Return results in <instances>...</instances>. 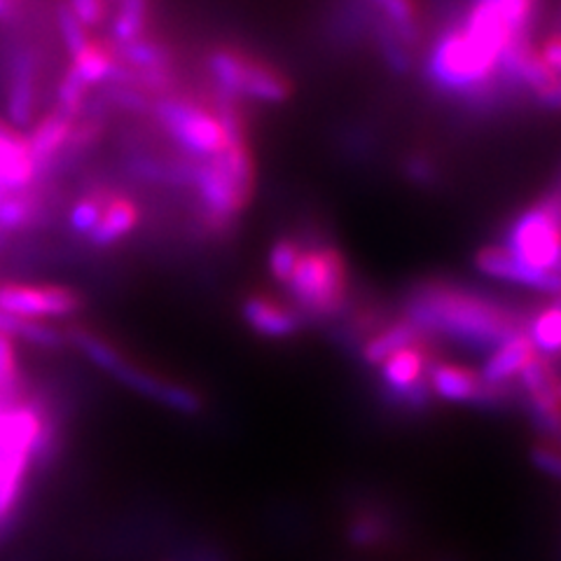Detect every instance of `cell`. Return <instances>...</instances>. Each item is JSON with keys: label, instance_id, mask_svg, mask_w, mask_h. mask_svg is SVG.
Masks as SVG:
<instances>
[{"label": "cell", "instance_id": "2", "mask_svg": "<svg viewBox=\"0 0 561 561\" xmlns=\"http://www.w3.org/2000/svg\"><path fill=\"white\" fill-rule=\"evenodd\" d=\"M195 218L210 239H225L239 225L255 192V160L249 138L230 140L227 148L192 169Z\"/></svg>", "mask_w": 561, "mask_h": 561}, {"label": "cell", "instance_id": "25", "mask_svg": "<svg viewBox=\"0 0 561 561\" xmlns=\"http://www.w3.org/2000/svg\"><path fill=\"white\" fill-rule=\"evenodd\" d=\"M55 22H57V33L59 38L68 51V57H76L78 51L90 43V31H87L78 16L73 14V10L68 8L66 0H59L55 8Z\"/></svg>", "mask_w": 561, "mask_h": 561}, {"label": "cell", "instance_id": "28", "mask_svg": "<svg viewBox=\"0 0 561 561\" xmlns=\"http://www.w3.org/2000/svg\"><path fill=\"white\" fill-rule=\"evenodd\" d=\"M531 461L540 472H546V476L561 482V451L559 449H554L550 445L536 447L531 451Z\"/></svg>", "mask_w": 561, "mask_h": 561}, {"label": "cell", "instance_id": "27", "mask_svg": "<svg viewBox=\"0 0 561 561\" xmlns=\"http://www.w3.org/2000/svg\"><path fill=\"white\" fill-rule=\"evenodd\" d=\"M87 31L101 28L111 20V0H66Z\"/></svg>", "mask_w": 561, "mask_h": 561}, {"label": "cell", "instance_id": "17", "mask_svg": "<svg viewBox=\"0 0 561 561\" xmlns=\"http://www.w3.org/2000/svg\"><path fill=\"white\" fill-rule=\"evenodd\" d=\"M526 337L538 356H561V295H552L546 307L526 319Z\"/></svg>", "mask_w": 561, "mask_h": 561}, {"label": "cell", "instance_id": "19", "mask_svg": "<svg viewBox=\"0 0 561 561\" xmlns=\"http://www.w3.org/2000/svg\"><path fill=\"white\" fill-rule=\"evenodd\" d=\"M113 192L115 190L108 185H99V187L87 190L84 195H80L73 204H70L68 216H66L70 234H76L78 239L90 237L96 222L101 220L105 204H108V199L113 197Z\"/></svg>", "mask_w": 561, "mask_h": 561}, {"label": "cell", "instance_id": "9", "mask_svg": "<svg viewBox=\"0 0 561 561\" xmlns=\"http://www.w3.org/2000/svg\"><path fill=\"white\" fill-rule=\"evenodd\" d=\"M38 73L41 57L35 47H16L10 57L5 111L8 119L20 131L31 129L35 122V108H38Z\"/></svg>", "mask_w": 561, "mask_h": 561}, {"label": "cell", "instance_id": "7", "mask_svg": "<svg viewBox=\"0 0 561 561\" xmlns=\"http://www.w3.org/2000/svg\"><path fill=\"white\" fill-rule=\"evenodd\" d=\"M431 365L433 360L421 342L400 348L398 354L379 365L381 393L391 402V408L405 412L428 410L433 400L428 381Z\"/></svg>", "mask_w": 561, "mask_h": 561}, {"label": "cell", "instance_id": "12", "mask_svg": "<svg viewBox=\"0 0 561 561\" xmlns=\"http://www.w3.org/2000/svg\"><path fill=\"white\" fill-rule=\"evenodd\" d=\"M241 319L251 332L265 340H288L302 330L305 319L293 305H286L265 293L245 295L241 302Z\"/></svg>", "mask_w": 561, "mask_h": 561}, {"label": "cell", "instance_id": "10", "mask_svg": "<svg viewBox=\"0 0 561 561\" xmlns=\"http://www.w3.org/2000/svg\"><path fill=\"white\" fill-rule=\"evenodd\" d=\"M428 381L433 398L456 402V405L501 408L505 400V389L486 386L478 373L454 363H433Z\"/></svg>", "mask_w": 561, "mask_h": 561}, {"label": "cell", "instance_id": "16", "mask_svg": "<svg viewBox=\"0 0 561 561\" xmlns=\"http://www.w3.org/2000/svg\"><path fill=\"white\" fill-rule=\"evenodd\" d=\"M70 66H73L76 73L90 84H105L115 82L119 59L115 45L111 41H92L87 43L76 57H70Z\"/></svg>", "mask_w": 561, "mask_h": 561}, {"label": "cell", "instance_id": "1", "mask_svg": "<svg viewBox=\"0 0 561 561\" xmlns=\"http://www.w3.org/2000/svg\"><path fill=\"white\" fill-rule=\"evenodd\" d=\"M405 321L421 335L443 337L486 354L526 330V319L513 307L491 300L484 293L440 280L416 286L410 293Z\"/></svg>", "mask_w": 561, "mask_h": 561}, {"label": "cell", "instance_id": "5", "mask_svg": "<svg viewBox=\"0 0 561 561\" xmlns=\"http://www.w3.org/2000/svg\"><path fill=\"white\" fill-rule=\"evenodd\" d=\"M208 76L216 92L234 101L278 105L293 96L290 80L270 61L239 47H218L206 57Z\"/></svg>", "mask_w": 561, "mask_h": 561}, {"label": "cell", "instance_id": "11", "mask_svg": "<svg viewBox=\"0 0 561 561\" xmlns=\"http://www.w3.org/2000/svg\"><path fill=\"white\" fill-rule=\"evenodd\" d=\"M38 468L35 456L26 449L0 447V536L20 519V507L28 489L33 470Z\"/></svg>", "mask_w": 561, "mask_h": 561}, {"label": "cell", "instance_id": "31", "mask_svg": "<svg viewBox=\"0 0 561 561\" xmlns=\"http://www.w3.org/2000/svg\"><path fill=\"white\" fill-rule=\"evenodd\" d=\"M192 561H225V559L214 548H199V550L192 552Z\"/></svg>", "mask_w": 561, "mask_h": 561}, {"label": "cell", "instance_id": "8", "mask_svg": "<svg viewBox=\"0 0 561 561\" xmlns=\"http://www.w3.org/2000/svg\"><path fill=\"white\" fill-rule=\"evenodd\" d=\"M84 307V297L68 288L55 284H14L5 280L0 284V309L20 319L28 321H51V319H68L76 316Z\"/></svg>", "mask_w": 561, "mask_h": 561}, {"label": "cell", "instance_id": "6", "mask_svg": "<svg viewBox=\"0 0 561 561\" xmlns=\"http://www.w3.org/2000/svg\"><path fill=\"white\" fill-rule=\"evenodd\" d=\"M150 115L181 154L192 157V160H206V157L222 152L230 144L214 108H206L204 103L190 96L173 92L154 96Z\"/></svg>", "mask_w": 561, "mask_h": 561}, {"label": "cell", "instance_id": "18", "mask_svg": "<svg viewBox=\"0 0 561 561\" xmlns=\"http://www.w3.org/2000/svg\"><path fill=\"white\" fill-rule=\"evenodd\" d=\"M421 332L410 323V321H398L393 325H386L383 330H379L377 335H373L367 340L360 348V358L370 365V367H379L386 358H391L393 354H398L400 348L412 346L416 342H421Z\"/></svg>", "mask_w": 561, "mask_h": 561}, {"label": "cell", "instance_id": "4", "mask_svg": "<svg viewBox=\"0 0 561 561\" xmlns=\"http://www.w3.org/2000/svg\"><path fill=\"white\" fill-rule=\"evenodd\" d=\"M302 319H335L346 302L348 272L342 253L330 243H305L284 284Z\"/></svg>", "mask_w": 561, "mask_h": 561}, {"label": "cell", "instance_id": "30", "mask_svg": "<svg viewBox=\"0 0 561 561\" xmlns=\"http://www.w3.org/2000/svg\"><path fill=\"white\" fill-rule=\"evenodd\" d=\"M26 136L24 131L16 129L8 117H0V146H12V144H22Z\"/></svg>", "mask_w": 561, "mask_h": 561}, {"label": "cell", "instance_id": "24", "mask_svg": "<svg viewBox=\"0 0 561 561\" xmlns=\"http://www.w3.org/2000/svg\"><path fill=\"white\" fill-rule=\"evenodd\" d=\"M300 251H302L300 237H280L278 241H274V245L270 249L267 267H270V274L274 276L276 284L284 286L290 278V274L295 270V262H297V257H300Z\"/></svg>", "mask_w": 561, "mask_h": 561}, {"label": "cell", "instance_id": "22", "mask_svg": "<svg viewBox=\"0 0 561 561\" xmlns=\"http://www.w3.org/2000/svg\"><path fill=\"white\" fill-rule=\"evenodd\" d=\"M373 3L381 16V26L393 31L412 47L419 35V10L414 0H373Z\"/></svg>", "mask_w": 561, "mask_h": 561}, {"label": "cell", "instance_id": "15", "mask_svg": "<svg viewBox=\"0 0 561 561\" xmlns=\"http://www.w3.org/2000/svg\"><path fill=\"white\" fill-rule=\"evenodd\" d=\"M536 356V351L526 337V330L519 332V335L505 340L499 344L494 351H489V358L484 360L480 379L486 386H494V389H505L507 383L519 377L524 370V365L529 363Z\"/></svg>", "mask_w": 561, "mask_h": 561}, {"label": "cell", "instance_id": "21", "mask_svg": "<svg viewBox=\"0 0 561 561\" xmlns=\"http://www.w3.org/2000/svg\"><path fill=\"white\" fill-rule=\"evenodd\" d=\"M150 20V0H117L111 24V43L127 45L146 33Z\"/></svg>", "mask_w": 561, "mask_h": 561}, {"label": "cell", "instance_id": "3", "mask_svg": "<svg viewBox=\"0 0 561 561\" xmlns=\"http://www.w3.org/2000/svg\"><path fill=\"white\" fill-rule=\"evenodd\" d=\"M66 340L68 344H73L87 360L96 365L99 370L111 375L122 386H127L136 396H144L157 402V405L187 416L204 412L206 400L197 389L162 377L160 373H152L148 367L129 360L111 340L101 337L99 332L84 325H73L66 330Z\"/></svg>", "mask_w": 561, "mask_h": 561}, {"label": "cell", "instance_id": "13", "mask_svg": "<svg viewBox=\"0 0 561 561\" xmlns=\"http://www.w3.org/2000/svg\"><path fill=\"white\" fill-rule=\"evenodd\" d=\"M73 125L76 117L59 111L57 105L31 125L26 134V144L35 164H38L41 181H47L49 175L57 171L59 157L68 144L70 131H73Z\"/></svg>", "mask_w": 561, "mask_h": 561}, {"label": "cell", "instance_id": "26", "mask_svg": "<svg viewBox=\"0 0 561 561\" xmlns=\"http://www.w3.org/2000/svg\"><path fill=\"white\" fill-rule=\"evenodd\" d=\"M389 534V524H383L381 517L367 513L356 517L348 526V536L356 546H377Z\"/></svg>", "mask_w": 561, "mask_h": 561}, {"label": "cell", "instance_id": "20", "mask_svg": "<svg viewBox=\"0 0 561 561\" xmlns=\"http://www.w3.org/2000/svg\"><path fill=\"white\" fill-rule=\"evenodd\" d=\"M115 51L117 59L134 70H171L173 64L171 49L162 41L150 38L148 33L127 45H117Z\"/></svg>", "mask_w": 561, "mask_h": 561}, {"label": "cell", "instance_id": "29", "mask_svg": "<svg viewBox=\"0 0 561 561\" xmlns=\"http://www.w3.org/2000/svg\"><path fill=\"white\" fill-rule=\"evenodd\" d=\"M538 51H540L542 61H546L552 73L561 80V33L550 35V38L542 41Z\"/></svg>", "mask_w": 561, "mask_h": 561}, {"label": "cell", "instance_id": "14", "mask_svg": "<svg viewBox=\"0 0 561 561\" xmlns=\"http://www.w3.org/2000/svg\"><path fill=\"white\" fill-rule=\"evenodd\" d=\"M140 218H144V210H140V204L127 195V192H113V197L105 204L101 220L92 230V234L84 241L92 245L96 251H108L119 241H125L136 227L140 225Z\"/></svg>", "mask_w": 561, "mask_h": 561}, {"label": "cell", "instance_id": "23", "mask_svg": "<svg viewBox=\"0 0 561 561\" xmlns=\"http://www.w3.org/2000/svg\"><path fill=\"white\" fill-rule=\"evenodd\" d=\"M87 103H90V84H87L73 66L68 64V68L64 70V76L57 82V108L68 113L70 117L80 119L87 111Z\"/></svg>", "mask_w": 561, "mask_h": 561}]
</instances>
